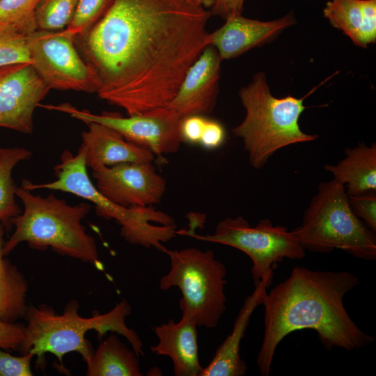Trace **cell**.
<instances>
[{"label":"cell","instance_id":"3","mask_svg":"<svg viewBox=\"0 0 376 376\" xmlns=\"http://www.w3.org/2000/svg\"><path fill=\"white\" fill-rule=\"evenodd\" d=\"M79 302L69 301L61 314L47 304L27 306L24 315V338L18 352L21 354L33 352L37 364L42 366L46 353L54 354L63 365L64 355L77 352L86 362L93 350L86 339L88 331L94 330L100 335L114 332L123 336L139 356L144 355L143 344L138 334L129 328L125 319L132 313V307L126 300L116 304L109 311L94 313L84 318L79 315Z\"/></svg>","mask_w":376,"mask_h":376},{"label":"cell","instance_id":"34","mask_svg":"<svg viewBox=\"0 0 376 376\" xmlns=\"http://www.w3.org/2000/svg\"><path fill=\"white\" fill-rule=\"evenodd\" d=\"M187 1L198 6L206 8H212L216 0H186Z\"/></svg>","mask_w":376,"mask_h":376},{"label":"cell","instance_id":"14","mask_svg":"<svg viewBox=\"0 0 376 376\" xmlns=\"http://www.w3.org/2000/svg\"><path fill=\"white\" fill-rule=\"evenodd\" d=\"M221 61L216 49L207 45L190 66L166 107L180 118L211 113L217 102Z\"/></svg>","mask_w":376,"mask_h":376},{"label":"cell","instance_id":"22","mask_svg":"<svg viewBox=\"0 0 376 376\" xmlns=\"http://www.w3.org/2000/svg\"><path fill=\"white\" fill-rule=\"evenodd\" d=\"M4 233L0 223V320L17 322L26 313L29 285L24 274L3 254Z\"/></svg>","mask_w":376,"mask_h":376},{"label":"cell","instance_id":"6","mask_svg":"<svg viewBox=\"0 0 376 376\" xmlns=\"http://www.w3.org/2000/svg\"><path fill=\"white\" fill-rule=\"evenodd\" d=\"M318 86L301 98L290 95L276 98L270 93L265 74L260 72L240 90L246 114L232 132L242 140L253 168H263L277 150L284 147L318 138L316 134L304 133L299 125V117L306 108L303 104L304 99Z\"/></svg>","mask_w":376,"mask_h":376},{"label":"cell","instance_id":"27","mask_svg":"<svg viewBox=\"0 0 376 376\" xmlns=\"http://www.w3.org/2000/svg\"><path fill=\"white\" fill-rule=\"evenodd\" d=\"M112 0H78L64 30L75 36L88 31L105 13Z\"/></svg>","mask_w":376,"mask_h":376},{"label":"cell","instance_id":"16","mask_svg":"<svg viewBox=\"0 0 376 376\" xmlns=\"http://www.w3.org/2000/svg\"><path fill=\"white\" fill-rule=\"evenodd\" d=\"M197 327L192 318L182 314L178 322L170 318L153 328L158 343L150 350L172 360L175 376H200L203 367L198 358Z\"/></svg>","mask_w":376,"mask_h":376},{"label":"cell","instance_id":"31","mask_svg":"<svg viewBox=\"0 0 376 376\" xmlns=\"http://www.w3.org/2000/svg\"><path fill=\"white\" fill-rule=\"evenodd\" d=\"M226 140V130L221 123L206 118L199 143L205 149L219 148Z\"/></svg>","mask_w":376,"mask_h":376},{"label":"cell","instance_id":"24","mask_svg":"<svg viewBox=\"0 0 376 376\" xmlns=\"http://www.w3.org/2000/svg\"><path fill=\"white\" fill-rule=\"evenodd\" d=\"M78 0H40L35 13L37 29H64L72 19Z\"/></svg>","mask_w":376,"mask_h":376},{"label":"cell","instance_id":"26","mask_svg":"<svg viewBox=\"0 0 376 376\" xmlns=\"http://www.w3.org/2000/svg\"><path fill=\"white\" fill-rule=\"evenodd\" d=\"M27 36L11 24L0 22V67L31 63Z\"/></svg>","mask_w":376,"mask_h":376},{"label":"cell","instance_id":"29","mask_svg":"<svg viewBox=\"0 0 376 376\" xmlns=\"http://www.w3.org/2000/svg\"><path fill=\"white\" fill-rule=\"evenodd\" d=\"M0 348V376H31L33 352L16 357Z\"/></svg>","mask_w":376,"mask_h":376},{"label":"cell","instance_id":"33","mask_svg":"<svg viewBox=\"0 0 376 376\" xmlns=\"http://www.w3.org/2000/svg\"><path fill=\"white\" fill-rule=\"evenodd\" d=\"M244 0H216L211 8L210 14L225 19L241 15Z\"/></svg>","mask_w":376,"mask_h":376},{"label":"cell","instance_id":"9","mask_svg":"<svg viewBox=\"0 0 376 376\" xmlns=\"http://www.w3.org/2000/svg\"><path fill=\"white\" fill-rule=\"evenodd\" d=\"M177 235H187L198 240L234 247L251 260V276L256 285L265 280L269 287L274 269L284 258L301 260L305 249L292 232L285 226H274L269 219H263L253 227L242 217H227L219 221L211 235L196 234L193 230H177Z\"/></svg>","mask_w":376,"mask_h":376},{"label":"cell","instance_id":"19","mask_svg":"<svg viewBox=\"0 0 376 376\" xmlns=\"http://www.w3.org/2000/svg\"><path fill=\"white\" fill-rule=\"evenodd\" d=\"M331 24L366 48L376 40V0H332L323 10Z\"/></svg>","mask_w":376,"mask_h":376},{"label":"cell","instance_id":"21","mask_svg":"<svg viewBox=\"0 0 376 376\" xmlns=\"http://www.w3.org/2000/svg\"><path fill=\"white\" fill-rule=\"evenodd\" d=\"M86 363L87 376L143 375L138 356L114 332L100 342Z\"/></svg>","mask_w":376,"mask_h":376},{"label":"cell","instance_id":"13","mask_svg":"<svg viewBox=\"0 0 376 376\" xmlns=\"http://www.w3.org/2000/svg\"><path fill=\"white\" fill-rule=\"evenodd\" d=\"M49 90L31 63L1 66L0 127L32 133L34 111Z\"/></svg>","mask_w":376,"mask_h":376},{"label":"cell","instance_id":"2","mask_svg":"<svg viewBox=\"0 0 376 376\" xmlns=\"http://www.w3.org/2000/svg\"><path fill=\"white\" fill-rule=\"evenodd\" d=\"M359 283L347 271H314L295 267L283 282L267 292L265 331L256 364L268 376L275 350L290 333L313 329L322 345L347 351L363 348L375 340L361 330L347 313L343 298Z\"/></svg>","mask_w":376,"mask_h":376},{"label":"cell","instance_id":"18","mask_svg":"<svg viewBox=\"0 0 376 376\" xmlns=\"http://www.w3.org/2000/svg\"><path fill=\"white\" fill-rule=\"evenodd\" d=\"M267 288L265 280L255 285L253 293L245 299L239 311L231 333L217 348L210 363L206 367H203L200 376L246 375L247 366L240 357V343L244 336L252 313L263 304Z\"/></svg>","mask_w":376,"mask_h":376},{"label":"cell","instance_id":"10","mask_svg":"<svg viewBox=\"0 0 376 376\" xmlns=\"http://www.w3.org/2000/svg\"><path fill=\"white\" fill-rule=\"evenodd\" d=\"M75 36L36 29L27 36L31 64L49 89L97 93V79L75 47Z\"/></svg>","mask_w":376,"mask_h":376},{"label":"cell","instance_id":"7","mask_svg":"<svg viewBox=\"0 0 376 376\" xmlns=\"http://www.w3.org/2000/svg\"><path fill=\"white\" fill-rule=\"evenodd\" d=\"M291 232L311 252L340 249L357 258L376 259L375 233L354 214L345 185L334 178L319 184L301 224Z\"/></svg>","mask_w":376,"mask_h":376},{"label":"cell","instance_id":"11","mask_svg":"<svg viewBox=\"0 0 376 376\" xmlns=\"http://www.w3.org/2000/svg\"><path fill=\"white\" fill-rule=\"evenodd\" d=\"M40 107L68 113L85 123L95 122L108 126L127 141L151 151L155 155L175 153L182 143L180 133L182 118L166 107L127 117L116 112L95 114L66 103L40 104Z\"/></svg>","mask_w":376,"mask_h":376},{"label":"cell","instance_id":"15","mask_svg":"<svg viewBox=\"0 0 376 376\" xmlns=\"http://www.w3.org/2000/svg\"><path fill=\"white\" fill-rule=\"evenodd\" d=\"M293 23L290 15L269 22L238 15L226 19L222 26L209 33L207 44L216 49L221 61L230 59L273 39Z\"/></svg>","mask_w":376,"mask_h":376},{"label":"cell","instance_id":"17","mask_svg":"<svg viewBox=\"0 0 376 376\" xmlns=\"http://www.w3.org/2000/svg\"><path fill=\"white\" fill-rule=\"evenodd\" d=\"M81 133V147L87 167L112 166L127 162H152L155 154L127 141L116 130L104 125L90 122Z\"/></svg>","mask_w":376,"mask_h":376},{"label":"cell","instance_id":"5","mask_svg":"<svg viewBox=\"0 0 376 376\" xmlns=\"http://www.w3.org/2000/svg\"><path fill=\"white\" fill-rule=\"evenodd\" d=\"M54 169L55 180L34 184L24 179L21 186L30 191L48 189L68 192L91 202L96 214L107 220H115L120 226V235L133 245L153 247L164 252L166 249L162 244L177 235L175 219L169 214L152 206L123 207L101 194L91 181L81 146L76 155L64 150L60 163Z\"/></svg>","mask_w":376,"mask_h":376},{"label":"cell","instance_id":"30","mask_svg":"<svg viewBox=\"0 0 376 376\" xmlns=\"http://www.w3.org/2000/svg\"><path fill=\"white\" fill-rule=\"evenodd\" d=\"M25 324L0 320V348L18 350L24 338Z\"/></svg>","mask_w":376,"mask_h":376},{"label":"cell","instance_id":"4","mask_svg":"<svg viewBox=\"0 0 376 376\" xmlns=\"http://www.w3.org/2000/svg\"><path fill=\"white\" fill-rule=\"evenodd\" d=\"M16 196L24 210L12 220L15 230L4 242L5 256L25 242L33 249L50 248L61 256L102 269L95 240L81 224L92 208L90 204L70 205L53 194L45 197L34 195L22 186L17 187Z\"/></svg>","mask_w":376,"mask_h":376},{"label":"cell","instance_id":"8","mask_svg":"<svg viewBox=\"0 0 376 376\" xmlns=\"http://www.w3.org/2000/svg\"><path fill=\"white\" fill-rule=\"evenodd\" d=\"M165 253L170 259V269L159 279V288H178L182 314L192 318L198 327H217L226 310L227 271L224 263L210 249H166Z\"/></svg>","mask_w":376,"mask_h":376},{"label":"cell","instance_id":"25","mask_svg":"<svg viewBox=\"0 0 376 376\" xmlns=\"http://www.w3.org/2000/svg\"><path fill=\"white\" fill-rule=\"evenodd\" d=\"M40 0H0V22L9 24L28 35L37 29L35 19Z\"/></svg>","mask_w":376,"mask_h":376},{"label":"cell","instance_id":"20","mask_svg":"<svg viewBox=\"0 0 376 376\" xmlns=\"http://www.w3.org/2000/svg\"><path fill=\"white\" fill-rule=\"evenodd\" d=\"M345 154L338 164H326L324 169L345 185L349 196L376 191V144L361 143L345 148Z\"/></svg>","mask_w":376,"mask_h":376},{"label":"cell","instance_id":"1","mask_svg":"<svg viewBox=\"0 0 376 376\" xmlns=\"http://www.w3.org/2000/svg\"><path fill=\"white\" fill-rule=\"evenodd\" d=\"M210 12L186 0H112L75 36L98 96L129 116L166 107L208 45Z\"/></svg>","mask_w":376,"mask_h":376},{"label":"cell","instance_id":"28","mask_svg":"<svg viewBox=\"0 0 376 376\" xmlns=\"http://www.w3.org/2000/svg\"><path fill=\"white\" fill-rule=\"evenodd\" d=\"M350 206L354 214L376 232V191L358 195H348Z\"/></svg>","mask_w":376,"mask_h":376},{"label":"cell","instance_id":"12","mask_svg":"<svg viewBox=\"0 0 376 376\" xmlns=\"http://www.w3.org/2000/svg\"><path fill=\"white\" fill-rule=\"evenodd\" d=\"M92 171L98 191L123 207L152 206L162 201L166 191V180L152 162L100 166Z\"/></svg>","mask_w":376,"mask_h":376},{"label":"cell","instance_id":"32","mask_svg":"<svg viewBox=\"0 0 376 376\" xmlns=\"http://www.w3.org/2000/svg\"><path fill=\"white\" fill-rule=\"evenodd\" d=\"M206 118L203 115H191L182 118L180 125L182 142L198 144Z\"/></svg>","mask_w":376,"mask_h":376},{"label":"cell","instance_id":"23","mask_svg":"<svg viewBox=\"0 0 376 376\" xmlns=\"http://www.w3.org/2000/svg\"><path fill=\"white\" fill-rule=\"evenodd\" d=\"M31 155L24 148H0V223L6 232L12 229L13 219L22 212L15 200L17 187L12 178L13 170Z\"/></svg>","mask_w":376,"mask_h":376}]
</instances>
